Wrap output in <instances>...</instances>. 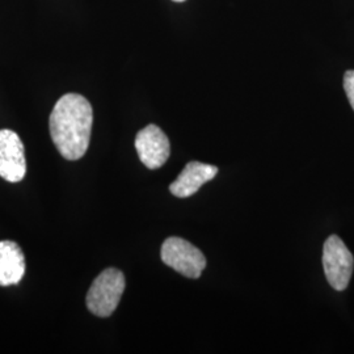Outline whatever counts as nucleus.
<instances>
[{
	"instance_id": "nucleus-1",
	"label": "nucleus",
	"mask_w": 354,
	"mask_h": 354,
	"mask_svg": "<svg viewBox=\"0 0 354 354\" xmlns=\"http://www.w3.org/2000/svg\"><path fill=\"white\" fill-rule=\"evenodd\" d=\"M93 125L92 105L77 93L62 96L49 118L51 140L67 160H79L88 150Z\"/></svg>"
},
{
	"instance_id": "nucleus-2",
	"label": "nucleus",
	"mask_w": 354,
	"mask_h": 354,
	"mask_svg": "<svg viewBox=\"0 0 354 354\" xmlns=\"http://www.w3.org/2000/svg\"><path fill=\"white\" fill-rule=\"evenodd\" d=\"M127 281L121 270L108 268L92 282L87 292V307L99 317H111L115 311L125 291Z\"/></svg>"
},
{
	"instance_id": "nucleus-3",
	"label": "nucleus",
	"mask_w": 354,
	"mask_h": 354,
	"mask_svg": "<svg viewBox=\"0 0 354 354\" xmlns=\"http://www.w3.org/2000/svg\"><path fill=\"white\" fill-rule=\"evenodd\" d=\"M160 256L165 266L188 279H198L206 268L203 253L183 238H168L162 245Z\"/></svg>"
},
{
	"instance_id": "nucleus-4",
	"label": "nucleus",
	"mask_w": 354,
	"mask_h": 354,
	"mask_svg": "<svg viewBox=\"0 0 354 354\" xmlns=\"http://www.w3.org/2000/svg\"><path fill=\"white\" fill-rule=\"evenodd\" d=\"M323 268L329 285L335 290H345L353 273V254L337 235H330L323 247Z\"/></svg>"
},
{
	"instance_id": "nucleus-5",
	"label": "nucleus",
	"mask_w": 354,
	"mask_h": 354,
	"mask_svg": "<svg viewBox=\"0 0 354 354\" xmlns=\"http://www.w3.org/2000/svg\"><path fill=\"white\" fill-rule=\"evenodd\" d=\"M26 174V151L19 134L10 129L0 130V177L19 183Z\"/></svg>"
},
{
	"instance_id": "nucleus-6",
	"label": "nucleus",
	"mask_w": 354,
	"mask_h": 354,
	"mask_svg": "<svg viewBox=\"0 0 354 354\" xmlns=\"http://www.w3.org/2000/svg\"><path fill=\"white\" fill-rule=\"evenodd\" d=\"M136 150L143 165L149 169H158L168 160L171 155V145L160 127L149 125L137 134Z\"/></svg>"
},
{
	"instance_id": "nucleus-7",
	"label": "nucleus",
	"mask_w": 354,
	"mask_h": 354,
	"mask_svg": "<svg viewBox=\"0 0 354 354\" xmlns=\"http://www.w3.org/2000/svg\"><path fill=\"white\" fill-rule=\"evenodd\" d=\"M218 174L215 165H205L201 162H189L171 184L169 192L178 198H187L201 189L203 184L212 181Z\"/></svg>"
},
{
	"instance_id": "nucleus-8",
	"label": "nucleus",
	"mask_w": 354,
	"mask_h": 354,
	"mask_svg": "<svg viewBox=\"0 0 354 354\" xmlns=\"http://www.w3.org/2000/svg\"><path fill=\"white\" fill-rule=\"evenodd\" d=\"M26 257L15 241H0V286L17 285L26 274Z\"/></svg>"
},
{
	"instance_id": "nucleus-9",
	"label": "nucleus",
	"mask_w": 354,
	"mask_h": 354,
	"mask_svg": "<svg viewBox=\"0 0 354 354\" xmlns=\"http://www.w3.org/2000/svg\"><path fill=\"white\" fill-rule=\"evenodd\" d=\"M344 89L346 93V97L351 102L354 111V70H349L344 75Z\"/></svg>"
},
{
	"instance_id": "nucleus-10",
	"label": "nucleus",
	"mask_w": 354,
	"mask_h": 354,
	"mask_svg": "<svg viewBox=\"0 0 354 354\" xmlns=\"http://www.w3.org/2000/svg\"><path fill=\"white\" fill-rule=\"evenodd\" d=\"M174 1H177V3H183V1H185V0H174Z\"/></svg>"
}]
</instances>
